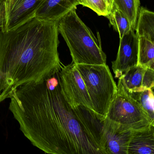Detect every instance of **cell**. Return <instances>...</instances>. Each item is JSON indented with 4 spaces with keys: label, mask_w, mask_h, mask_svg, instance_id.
<instances>
[{
    "label": "cell",
    "mask_w": 154,
    "mask_h": 154,
    "mask_svg": "<svg viewBox=\"0 0 154 154\" xmlns=\"http://www.w3.org/2000/svg\"><path fill=\"white\" fill-rule=\"evenodd\" d=\"M139 37L131 29L120 39L116 58L112 62L115 77L119 79L124 73L138 64Z\"/></svg>",
    "instance_id": "8"
},
{
    "label": "cell",
    "mask_w": 154,
    "mask_h": 154,
    "mask_svg": "<svg viewBox=\"0 0 154 154\" xmlns=\"http://www.w3.org/2000/svg\"><path fill=\"white\" fill-rule=\"evenodd\" d=\"M79 5V0H43L36 11L35 17L58 21Z\"/></svg>",
    "instance_id": "10"
},
{
    "label": "cell",
    "mask_w": 154,
    "mask_h": 154,
    "mask_svg": "<svg viewBox=\"0 0 154 154\" xmlns=\"http://www.w3.org/2000/svg\"><path fill=\"white\" fill-rule=\"evenodd\" d=\"M2 25H0V29ZM13 90L8 84L7 79L0 69V103L12 96Z\"/></svg>",
    "instance_id": "19"
},
{
    "label": "cell",
    "mask_w": 154,
    "mask_h": 154,
    "mask_svg": "<svg viewBox=\"0 0 154 154\" xmlns=\"http://www.w3.org/2000/svg\"><path fill=\"white\" fill-rule=\"evenodd\" d=\"M111 12L114 8V0H104Z\"/></svg>",
    "instance_id": "20"
},
{
    "label": "cell",
    "mask_w": 154,
    "mask_h": 154,
    "mask_svg": "<svg viewBox=\"0 0 154 154\" xmlns=\"http://www.w3.org/2000/svg\"><path fill=\"white\" fill-rule=\"evenodd\" d=\"M117 88V93L109 106L106 119L133 130L151 125L145 111L120 78Z\"/></svg>",
    "instance_id": "5"
},
{
    "label": "cell",
    "mask_w": 154,
    "mask_h": 154,
    "mask_svg": "<svg viewBox=\"0 0 154 154\" xmlns=\"http://www.w3.org/2000/svg\"><path fill=\"white\" fill-rule=\"evenodd\" d=\"M133 131L105 119L103 132L108 154H129L128 148Z\"/></svg>",
    "instance_id": "9"
},
{
    "label": "cell",
    "mask_w": 154,
    "mask_h": 154,
    "mask_svg": "<svg viewBox=\"0 0 154 154\" xmlns=\"http://www.w3.org/2000/svg\"><path fill=\"white\" fill-rule=\"evenodd\" d=\"M61 88L69 104L73 108L83 106L93 110L85 82L77 66L73 62L59 71Z\"/></svg>",
    "instance_id": "6"
},
{
    "label": "cell",
    "mask_w": 154,
    "mask_h": 154,
    "mask_svg": "<svg viewBox=\"0 0 154 154\" xmlns=\"http://www.w3.org/2000/svg\"><path fill=\"white\" fill-rule=\"evenodd\" d=\"M139 38H143L154 43V12L140 7L135 29Z\"/></svg>",
    "instance_id": "12"
},
{
    "label": "cell",
    "mask_w": 154,
    "mask_h": 154,
    "mask_svg": "<svg viewBox=\"0 0 154 154\" xmlns=\"http://www.w3.org/2000/svg\"><path fill=\"white\" fill-rule=\"evenodd\" d=\"M146 68L137 65L124 73L120 79L128 90L131 92L144 91V78Z\"/></svg>",
    "instance_id": "13"
},
{
    "label": "cell",
    "mask_w": 154,
    "mask_h": 154,
    "mask_svg": "<svg viewBox=\"0 0 154 154\" xmlns=\"http://www.w3.org/2000/svg\"><path fill=\"white\" fill-rule=\"evenodd\" d=\"M58 21L34 17L7 32L0 30V69L13 90L61 70Z\"/></svg>",
    "instance_id": "2"
},
{
    "label": "cell",
    "mask_w": 154,
    "mask_h": 154,
    "mask_svg": "<svg viewBox=\"0 0 154 154\" xmlns=\"http://www.w3.org/2000/svg\"><path fill=\"white\" fill-rule=\"evenodd\" d=\"M154 71V43L139 38L138 64Z\"/></svg>",
    "instance_id": "15"
},
{
    "label": "cell",
    "mask_w": 154,
    "mask_h": 154,
    "mask_svg": "<svg viewBox=\"0 0 154 154\" xmlns=\"http://www.w3.org/2000/svg\"><path fill=\"white\" fill-rule=\"evenodd\" d=\"M131 93L145 111L151 125L154 126V94L152 90Z\"/></svg>",
    "instance_id": "17"
},
{
    "label": "cell",
    "mask_w": 154,
    "mask_h": 154,
    "mask_svg": "<svg viewBox=\"0 0 154 154\" xmlns=\"http://www.w3.org/2000/svg\"><path fill=\"white\" fill-rule=\"evenodd\" d=\"M9 109L32 145L48 154H109L105 119L85 106L73 108L61 88L59 71L16 88Z\"/></svg>",
    "instance_id": "1"
},
{
    "label": "cell",
    "mask_w": 154,
    "mask_h": 154,
    "mask_svg": "<svg viewBox=\"0 0 154 154\" xmlns=\"http://www.w3.org/2000/svg\"><path fill=\"white\" fill-rule=\"evenodd\" d=\"M77 8L58 20L59 32L66 43L76 65H106L99 33L97 38L77 14Z\"/></svg>",
    "instance_id": "3"
},
{
    "label": "cell",
    "mask_w": 154,
    "mask_h": 154,
    "mask_svg": "<svg viewBox=\"0 0 154 154\" xmlns=\"http://www.w3.org/2000/svg\"><path fill=\"white\" fill-rule=\"evenodd\" d=\"M42 1L4 0V19L1 30L9 31L35 17L36 11Z\"/></svg>",
    "instance_id": "7"
},
{
    "label": "cell",
    "mask_w": 154,
    "mask_h": 154,
    "mask_svg": "<svg viewBox=\"0 0 154 154\" xmlns=\"http://www.w3.org/2000/svg\"><path fill=\"white\" fill-rule=\"evenodd\" d=\"M140 0H114V7L121 11L128 19L132 29L135 31L140 9Z\"/></svg>",
    "instance_id": "14"
},
{
    "label": "cell",
    "mask_w": 154,
    "mask_h": 154,
    "mask_svg": "<svg viewBox=\"0 0 154 154\" xmlns=\"http://www.w3.org/2000/svg\"><path fill=\"white\" fill-rule=\"evenodd\" d=\"M152 91L153 92L154 94V87L152 89Z\"/></svg>",
    "instance_id": "21"
},
{
    "label": "cell",
    "mask_w": 154,
    "mask_h": 154,
    "mask_svg": "<svg viewBox=\"0 0 154 154\" xmlns=\"http://www.w3.org/2000/svg\"><path fill=\"white\" fill-rule=\"evenodd\" d=\"M80 5L88 7L99 16H106L110 12L104 0H79Z\"/></svg>",
    "instance_id": "18"
},
{
    "label": "cell",
    "mask_w": 154,
    "mask_h": 154,
    "mask_svg": "<svg viewBox=\"0 0 154 154\" xmlns=\"http://www.w3.org/2000/svg\"><path fill=\"white\" fill-rule=\"evenodd\" d=\"M129 154H154V126L133 130L128 148Z\"/></svg>",
    "instance_id": "11"
},
{
    "label": "cell",
    "mask_w": 154,
    "mask_h": 154,
    "mask_svg": "<svg viewBox=\"0 0 154 154\" xmlns=\"http://www.w3.org/2000/svg\"><path fill=\"white\" fill-rule=\"evenodd\" d=\"M106 17L108 19L114 30L118 32L120 39L132 29L126 16L121 11L115 7Z\"/></svg>",
    "instance_id": "16"
},
{
    "label": "cell",
    "mask_w": 154,
    "mask_h": 154,
    "mask_svg": "<svg viewBox=\"0 0 154 154\" xmlns=\"http://www.w3.org/2000/svg\"></svg>",
    "instance_id": "22"
},
{
    "label": "cell",
    "mask_w": 154,
    "mask_h": 154,
    "mask_svg": "<svg viewBox=\"0 0 154 154\" xmlns=\"http://www.w3.org/2000/svg\"><path fill=\"white\" fill-rule=\"evenodd\" d=\"M76 66L86 85L93 110L106 118L118 91L117 85L108 66L83 64Z\"/></svg>",
    "instance_id": "4"
}]
</instances>
